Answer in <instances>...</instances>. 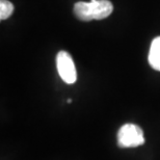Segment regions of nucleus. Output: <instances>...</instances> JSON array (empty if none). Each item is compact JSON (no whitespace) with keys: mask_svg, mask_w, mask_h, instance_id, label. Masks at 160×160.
<instances>
[{"mask_svg":"<svg viewBox=\"0 0 160 160\" xmlns=\"http://www.w3.org/2000/svg\"><path fill=\"white\" fill-rule=\"evenodd\" d=\"M75 17L81 21L103 20L113 12V5L109 0H92L91 2L79 1L73 8Z\"/></svg>","mask_w":160,"mask_h":160,"instance_id":"obj_1","label":"nucleus"},{"mask_svg":"<svg viewBox=\"0 0 160 160\" xmlns=\"http://www.w3.org/2000/svg\"><path fill=\"white\" fill-rule=\"evenodd\" d=\"M145 143L143 131L135 124H125L118 132V145L120 148H136Z\"/></svg>","mask_w":160,"mask_h":160,"instance_id":"obj_2","label":"nucleus"},{"mask_svg":"<svg viewBox=\"0 0 160 160\" xmlns=\"http://www.w3.org/2000/svg\"><path fill=\"white\" fill-rule=\"evenodd\" d=\"M57 72L63 81L68 84H73L77 80V72L73 58L67 51H59L56 55Z\"/></svg>","mask_w":160,"mask_h":160,"instance_id":"obj_3","label":"nucleus"},{"mask_svg":"<svg viewBox=\"0 0 160 160\" xmlns=\"http://www.w3.org/2000/svg\"><path fill=\"white\" fill-rule=\"evenodd\" d=\"M149 63L156 71H160V37L152 41L149 52Z\"/></svg>","mask_w":160,"mask_h":160,"instance_id":"obj_4","label":"nucleus"},{"mask_svg":"<svg viewBox=\"0 0 160 160\" xmlns=\"http://www.w3.org/2000/svg\"><path fill=\"white\" fill-rule=\"evenodd\" d=\"M14 12V4L8 0H0V19L6 20Z\"/></svg>","mask_w":160,"mask_h":160,"instance_id":"obj_5","label":"nucleus"}]
</instances>
